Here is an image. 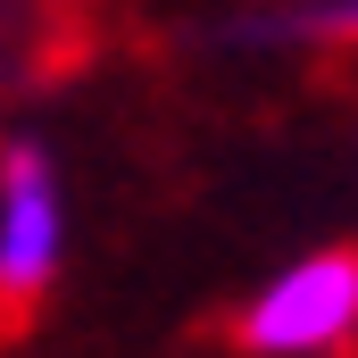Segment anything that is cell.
<instances>
[{"label": "cell", "instance_id": "obj_1", "mask_svg": "<svg viewBox=\"0 0 358 358\" xmlns=\"http://www.w3.org/2000/svg\"><path fill=\"white\" fill-rule=\"evenodd\" d=\"M67 267V183L42 142H0V317H34Z\"/></svg>", "mask_w": 358, "mask_h": 358}, {"label": "cell", "instance_id": "obj_2", "mask_svg": "<svg viewBox=\"0 0 358 358\" xmlns=\"http://www.w3.org/2000/svg\"><path fill=\"white\" fill-rule=\"evenodd\" d=\"M358 342V250H308L267 275L242 308V350L259 358H334Z\"/></svg>", "mask_w": 358, "mask_h": 358}, {"label": "cell", "instance_id": "obj_3", "mask_svg": "<svg viewBox=\"0 0 358 358\" xmlns=\"http://www.w3.org/2000/svg\"><path fill=\"white\" fill-rule=\"evenodd\" d=\"M334 25H342V34H350V42H358V0H350V8H342V17H334Z\"/></svg>", "mask_w": 358, "mask_h": 358}]
</instances>
